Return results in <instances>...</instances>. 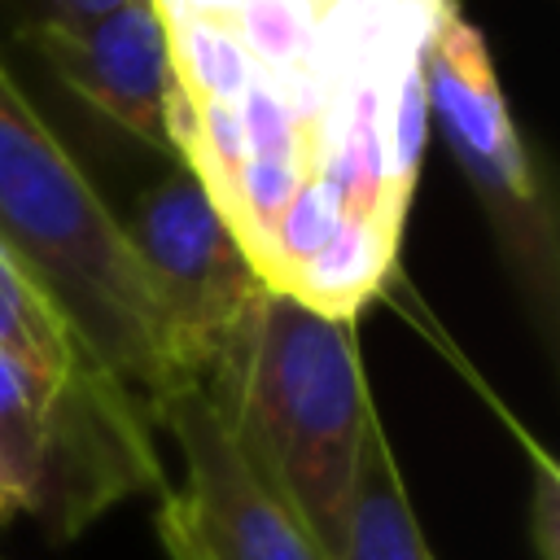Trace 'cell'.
<instances>
[{
	"label": "cell",
	"instance_id": "cell-1",
	"mask_svg": "<svg viewBox=\"0 0 560 560\" xmlns=\"http://www.w3.org/2000/svg\"><path fill=\"white\" fill-rule=\"evenodd\" d=\"M0 249L52 298L92 359L158 429L188 385L144 267L105 192L39 118L0 57Z\"/></svg>",
	"mask_w": 560,
	"mask_h": 560
},
{
	"label": "cell",
	"instance_id": "cell-2",
	"mask_svg": "<svg viewBox=\"0 0 560 560\" xmlns=\"http://www.w3.org/2000/svg\"><path fill=\"white\" fill-rule=\"evenodd\" d=\"M245 459L337 560L363 433L376 416L354 319L262 289L206 381Z\"/></svg>",
	"mask_w": 560,
	"mask_h": 560
},
{
	"label": "cell",
	"instance_id": "cell-3",
	"mask_svg": "<svg viewBox=\"0 0 560 560\" xmlns=\"http://www.w3.org/2000/svg\"><path fill=\"white\" fill-rule=\"evenodd\" d=\"M429 118L438 122L455 166L464 171L503 271L512 276L542 346L560 354V232L556 201L538 179V166L512 122L490 48L481 31L459 13L442 9L420 48Z\"/></svg>",
	"mask_w": 560,
	"mask_h": 560
},
{
	"label": "cell",
	"instance_id": "cell-4",
	"mask_svg": "<svg viewBox=\"0 0 560 560\" xmlns=\"http://www.w3.org/2000/svg\"><path fill=\"white\" fill-rule=\"evenodd\" d=\"M122 228L153 289L179 376L206 381L258 302L262 280L184 162L144 184Z\"/></svg>",
	"mask_w": 560,
	"mask_h": 560
},
{
	"label": "cell",
	"instance_id": "cell-5",
	"mask_svg": "<svg viewBox=\"0 0 560 560\" xmlns=\"http://www.w3.org/2000/svg\"><path fill=\"white\" fill-rule=\"evenodd\" d=\"M184 459V486L158 503L166 560H332L280 490L245 459L201 385H179L162 411Z\"/></svg>",
	"mask_w": 560,
	"mask_h": 560
},
{
	"label": "cell",
	"instance_id": "cell-6",
	"mask_svg": "<svg viewBox=\"0 0 560 560\" xmlns=\"http://www.w3.org/2000/svg\"><path fill=\"white\" fill-rule=\"evenodd\" d=\"M0 486L18 512L48 525L52 538H74L118 499L158 490L166 494L162 459L131 455L74 429L48 407L35 381L0 350Z\"/></svg>",
	"mask_w": 560,
	"mask_h": 560
},
{
	"label": "cell",
	"instance_id": "cell-7",
	"mask_svg": "<svg viewBox=\"0 0 560 560\" xmlns=\"http://www.w3.org/2000/svg\"><path fill=\"white\" fill-rule=\"evenodd\" d=\"M22 39L48 61V70L74 96H83L122 131L140 136L144 144L171 158L162 127V96L171 83V39L162 13L149 0H127L92 22L39 18L35 26H22Z\"/></svg>",
	"mask_w": 560,
	"mask_h": 560
},
{
	"label": "cell",
	"instance_id": "cell-8",
	"mask_svg": "<svg viewBox=\"0 0 560 560\" xmlns=\"http://www.w3.org/2000/svg\"><path fill=\"white\" fill-rule=\"evenodd\" d=\"M0 350L35 381L48 407L66 416L74 429L114 442L131 455L158 459L153 424L92 359V350L79 341L70 319L52 306V298L4 249H0Z\"/></svg>",
	"mask_w": 560,
	"mask_h": 560
},
{
	"label": "cell",
	"instance_id": "cell-9",
	"mask_svg": "<svg viewBox=\"0 0 560 560\" xmlns=\"http://www.w3.org/2000/svg\"><path fill=\"white\" fill-rule=\"evenodd\" d=\"M337 560H433L429 538L411 512L407 486L398 477L394 451L385 442L381 416H372L363 433V455H359Z\"/></svg>",
	"mask_w": 560,
	"mask_h": 560
},
{
	"label": "cell",
	"instance_id": "cell-10",
	"mask_svg": "<svg viewBox=\"0 0 560 560\" xmlns=\"http://www.w3.org/2000/svg\"><path fill=\"white\" fill-rule=\"evenodd\" d=\"M394 254H398V236H389L376 219L346 214L337 236L306 267H298L280 293L302 302V306H311V311H319V315L359 319V311L389 280Z\"/></svg>",
	"mask_w": 560,
	"mask_h": 560
},
{
	"label": "cell",
	"instance_id": "cell-11",
	"mask_svg": "<svg viewBox=\"0 0 560 560\" xmlns=\"http://www.w3.org/2000/svg\"><path fill=\"white\" fill-rule=\"evenodd\" d=\"M166 39H171V66L197 101L236 105L249 79L258 74L236 22L223 9L192 4L184 18L166 26Z\"/></svg>",
	"mask_w": 560,
	"mask_h": 560
},
{
	"label": "cell",
	"instance_id": "cell-12",
	"mask_svg": "<svg viewBox=\"0 0 560 560\" xmlns=\"http://www.w3.org/2000/svg\"><path fill=\"white\" fill-rule=\"evenodd\" d=\"M424 136H429V92H424V66L416 48L385 101V223L394 232H402V219L411 206Z\"/></svg>",
	"mask_w": 560,
	"mask_h": 560
},
{
	"label": "cell",
	"instance_id": "cell-13",
	"mask_svg": "<svg viewBox=\"0 0 560 560\" xmlns=\"http://www.w3.org/2000/svg\"><path fill=\"white\" fill-rule=\"evenodd\" d=\"M341 219H346V206H341L337 188H332L319 171H311V175L302 179V188L293 192L289 210L280 214L271 241H267V258H262V267H258L262 289L280 293V289L289 284V276H293L298 267H306V262L337 236Z\"/></svg>",
	"mask_w": 560,
	"mask_h": 560
},
{
	"label": "cell",
	"instance_id": "cell-14",
	"mask_svg": "<svg viewBox=\"0 0 560 560\" xmlns=\"http://www.w3.org/2000/svg\"><path fill=\"white\" fill-rule=\"evenodd\" d=\"M241 127H245V144L249 158H298L315 171V136L311 122L298 114L293 96L271 79V74H254L249 88L236 101Z\"/></svg>",
	"mask_w": 560,
	"mask_h": 560
},
{
	"label": "cell",
	"instance_id": "cell-15",
	"mask_svg": "<svg viewBox=\"0 0 560 560\" xmlns=\"http://www.w3.org/2000/svg\"><path fill=\"white\" fill-rule=\"evenodd\" d=\"M529 538L538 560H560V472L534 451V494H529Z\"/></svg>",
	"mask_w": 560,
	"mask_h": 560
},
{
	"label": "cell",
	"instance_id": "cell-16",
	"mask_svg": "<svg viewBox=\"0 0 560 560\" xmlns=\"http://www.w3.org/2000/svg\"><path fill=\"white\" fill-rule=\"evenodd\" d=\"M118 4H127V0H52V18L57 22H92V18L114 13Z\"/></svg>",
	"mask_w": 560,
	"mask_h": 560
},
{
	"label": "cell",
	"instance_id": "cell-17",
	"mask_svg": "<svg viewBox=\"0 0 560 560\" xmlns=\"http://www.w3.org/2000/svg\"><path fill=\"white\" fill-rule=\"evenodd\" d=\"M13 512H18V503H13V494H9L4 486H0V525H4V521H9Z\"/></svg>",
	"mask_w": 560,
	"mask_h": 560
}]
</instances>
